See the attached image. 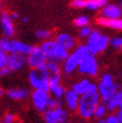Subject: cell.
<instances>
[{
    "mask_svg": "<svg viewBox=\"0 0 122 123\" xmlns=\"http://www.w3.org/2000/svg\"><path fill=\"white\" fill-rule=\"evenodd\" d=\"M101 98L98 91H90L80 96L77 113L82 119L89 120L94 117V112L100 104Z\"/></svg>",
    "mask_w": 122,
    "mask_h": 123,
    "instance_id": "1",
    "label": "cell"
},
{
    "mask_svg": "<svg viewBox=\"0 0 122 123\" xmlns=\"http://www.w3.org/2000/svg\"><path fill=\"white\" fill-rule=\"evenodd\" d=\"M41 47L47 55L48 60L61 63L69 55V51L63 48L55 39H48L41 43Z\"/></svg>",
    "mask_w": 122,
    "mask_h": 123,
    "instance_id": "2",
    "label": "cell"
},
{
    "mask_svg": "<svg viewBox=\"0 0 122 123\" xmlns=\"http://www.w3.org/2000/svg\"><path fill=\"white\" fill-rule=\"evenodd\" d=\"M108 36L102 34L99 30L93 29L92 33L86 40V45L89 48V51L92 55H97L103 51H105L109 45Z\"/></svg>",
    "mask_w": 122,
    "mask_h": 123,
    "instance_id": "3",
    "label": "cell"
},
{
    "mask_svg": "<svg viewBox=\"0 0 122 123\" xmlns=\"http://www.w3.org/2000/svg\"><path fill=\"white\" fill-rule=\"evenodd\" d=\"M0 48L7 53H21L27 56L32 51L34 46L20 40L3 37L0 38Z\"/></svg>",
    "mask_w": 122,
    "mask_h": 123,
    "instance_id": "4",
    "label": "cell"
},
{
    "mask_svg": "<svg viewBox=\"0 0 122 123\" xmlns=\"http://www.w3.org/2000/svg\"><path fill=\"white\" fill-rule=\"evenodd\" d=\"M98 93L100 95L101 101L106 103L110 98L116 93L117 86L114 83V80L110 74L102 75L99 84H98Z\"/></svg>",
    "mask_w": 122,
    "mask_h": 123,
    "instance_id": "5",
    "label": "cell"
},
{
    "mask_svg": "<svg viewBox=\"0 0 122 123\" xmlns=\"http://www.w3.org/2000/svg\"><path fill=\"white\" fill-rule=\"evenodd\" d=\"M48 61V57L41 46H34L32 51L27 55V64L31 69H39Z\"/></svg>",
    "mask_w": 122,
    "mask_h": 123,
    "instance_id": "6",
    "label": "cell"
},
{
    "mask_svg": "<svg viewBox=\"0 0 122 123\" xmlns=\"http://www.w3.org/2000/svg\"><path fill=\"white\" fill-rule=\"evenodd\" d=\"M29 83L35 90H50V82L39 69H31L29 72Z\"/></svg>",
    "mask_w": 122,
    "mask_h": 123,
    "instance_id": "7",
    "label": "cell"
},
{
    "mask_svg": "<svg viewBox=\"0 0 122 123\" xmlns=\"http://www.w3.org/2000/svg\"><path fill=\"white\" fill-rule=\"evenodd\" d=\"M43 118L45 123H67L69 114L67 110L58 106L53 109H47L44 112Z\"/></svg>",
    "mask_w": 122,
    "mask_h": 123,
    "instance_id": "8",
    "label": "cell"
},
{
    "mask_svg": "<svg viewBox=\"0 0 122 123\" xmlns=\"http://www.w3.org/2000/svg\"><path fill=\"white\" fill-rule=\"evenodd\" d=\"M77 70L81 74H87L91 77H94L98 72V63H97L95 55L90 54L86 58L81 60L78 65Z\"/></svg>",
    "mask_w": 122,
    "mask_h": 123,
    "instance_id": "9",
    "label": "cell"
},
{
    "mask_svg": "<svg viewBox=\"0 0 122 123\" xmlns=\"http://www.w3.org/2000/svg\"><path fill=\"white\" fill-rule=\"evenodd\" d=\"M39 70L43 73L44 76L49 80V82H60L61 69L59 63L48 60L43 66L40 67Z\"/></svg>",
    "mask_w": 122,
    "mask_h": 123,
    "instance_id": "10",
    "label": "cell"
},
{
    "mask_svg": "<svg viewBox=\"0 0 122 123\" xmlns=\"http://www.w3.org/2000/svg\"><path fill=\"white\" fill-rule=\"evenodd\" d=\"M49 93L45 90H35L31 94L32 104L36 110L39 112H45L48 109V99H49Z\"/></svg>",
    "mask_w": 122,
    "mask_h": 123,
    "instance_id": "11",
    "label": "cell"
},
{
    "mask_svg": "<svg viewBox=\"0 0 122 123\" xmlns=\"http://www.w3.org/2000/svg\"><path fill=\"white\" fill-rule=\"evenodd\" d=\"M14 21L10 17V12L2 11L0 13V30L5 37L12 38L15 34Z\"/></svg>",
    "mask_w": 122,
    "mask_h": 123,
    "instance_id": "12",
    "label": "cell"
},
{
    "mask_svg": "<svg viewBox=\"0 0 122 123\" xmlns=\"http://www.w3.org/2000/svg\"><path fill=\"white\" fill-rule=\"evenodd\" d=\"M27 64V56L21 53H8L7 66L12 71L21 70Z\"/></svg>",
    "mask_w": 122,
    "mask_h": 123,
    "instance_id": "13",
    "label": "cell"
},
{
    "mask_svg": "<svg viewBox=\"0 0 122 123\" xmlns=\"http://www.w3.org/2000/svg\"><path fill=\"white\" fill-rule=\"evenodd\" d=\"M100 16L107 19H115V18L122 17V8L120 5L114 3H107L104 7L100 10Z\"/></svg>",
    "mask_w": 122,
    "mask_h": 123,
    "instance_id": "14",
    "label": "cell"
},
{
    "mask_svg": "<svg viewBox=\"0 0 122 123\" xmlns=\"http://www.w3.org/2000/svg\"><path fill=\"white\" fill-rule=\"evenodd\" d=\"M80 58H79L76 53L73 51L72 53H69V55L67 56V58L63 61V65H62V71L65 73L66 75H69L71 73L74 72L77 68L78 65L80 63Z\"/></svg>",
    "mask_w": 122,
    "mask_h": 123,
    "instance_id": "15",
    "label": "cell"
},
{
    "mask_svg": "<svg viewBox=\"0 0 122 123\" xmlns=\"http://www.w3.org/2000/svg\"><path fill=\"white\" fill-rule=\"evenodd\" d=\"M55 39L66 50L71 51L76 47V39L73 35L67 32H60L55 35Z\"/></svg>",
    "mask_w": 122,
    "mask_h": 123,
    "instance_id": "16",
    "label": "cell"
},
{
    "mask_svg": "<svg viewBox=\"0 0 122 123\" xmlns=\"http://www.w3.org/2000/svg\"><path fill=\"white\" fill-rule=\"evenodd\" d=\"M71 88L74 90L77 94H79L81 96V95L86 93V92L97 91L98 90V86H97L95 83H92L91 81H89L88 79H82V80L78 81L77 83L73 84Z\"/></svg>",
    "mask_w": 122,
    "mask_h": 123,
    "instance_id": "17",
    "label": "cell"
},
{
    "mask_svg": "<svg viewBox=\"0 0 122 123\" xmlns=\"http://www.w3.org/2000/svg\"><path fill=\"white\" fill-rule=\"evenodd\" d=\"M64 99H65V103L67 107L71 111H77L78 108V104H79V99H80V95L77 94L76 92L71 89L65 90L64 93Z\"/></svg>",
    "mask_w": 122,
    "mask_h": 123,
    "instance_id": "18",
    "label": "cell"
},
{
    "mask_svg": "<svg viewBox=\"0 0 122 123\" xmlns=\"http://www.w3.org/2000/svg\"><path fill=\"white\" fill-rule=\"evenodd\" d=\"M97 23H98V25L103 27L122 31V17L115 18V19H107V18H103L100 16L97 19Z\"/></svg>",
    "mask_w": 122,
    "mask_h": 123,
    "instance_id": "19",
    "label": "cell"
},
{
    "mask_svg": "<svg viewBox=\"0 0 122 123\" xmlns=\"http://www.w3.org/2000/svg\"><path fill=\"white\" fill-rule=\"evenodd\" d=\"M28 95H29L28 90L24 89V88H12L7 91V96L14 100L26 99Z\"/></svg>",
    "mask_w": 122,
    "mask_h": 123,
    "instance_id": "20",
    "label": "cell"
},
{
    "mask_svg": "<svg viewBox=\"0 0 122 123\" xmlns=\"http://www.w3.org/2000/svg\"><path fill=\"white\" fill-rule=\"evenodd\" d=\"M122 100V94L120 90H117L116 93H115L110 99H109L106 103L105 105L107 107V110H109L110 112H113L114 110H116L119 106H120V102Z\"/></svg>",
    "mask_w": 122,
    "mask_h": 123,
    "instance_id": "21",
    "label": "cell"
},
{
    "mask_svg": "<svg viewBox=\"0 0 122 123\" xmlns=\"http://www.w3.org/2000/svg\"><path fill=\"white\" fill-rule=\"evenodd\" d=\"M108 0H86L85 8L89 11H100L108 3Z\"/></svg>",
    "mask_w": 122,
    "mask_h": 123,
    "instance_id": "22",
    "label": "cell"
},
{
    "mask_svg": "<svg viewBox=\"0 0 122 123\" xmlns=\"http://www.w3.org/2000/svg\"><path fill=\"white\" fill-rule=\"evenodd\" d=\"M50 91L56 98H62L65 93V89L60 82H50Z\"/></svg>",
    "mask_w": 122,
    "mask_h": 123,
    "instance_id": "23",
    "label": "cell"
},
{
    "mask_svg": "<svg viewBox=\"0 0 122 123\" xmlns=\"http://www.w3.org/2000/svg\"><path fill=\"white\" fill-rule=\"evenodd\" d=\"M74 51L76 53L77 56L80 58V60H83L84 58H86L88 55H90V51H89V48L86 44H79L78 46H76L74 48Z\"/></svg>",
    "mask_w": 122,
    "mask_h": 123,
    "instance_id": "24",
    "label": "cell"
},
{
    "mask_svg": "<svg viewBox=\"0 0 122 123\" xmlns=\"http://www.w3.org/2000/svg\"><path fill=\"white\" fill-rule=\"evenodd\" d=\"M35 37L37 38L40 41H45L48 39H51L52 37V32L50 30H47V29H39L35 32Z\"/></svg>",
    "mask_w": 122,
    "mask_h": 123,
    "instance_id": "25",
    "label": "cell"
},
{
    "mask_svg": "<svg viewBox=\"0 0 122 123\" xmlns=\"http://www.w3.org/2000/svg\"><path fill=\"white\" fill-rule=\"evenodd\" d=\"M89 23H90V18L87 15H78L75 19L73 20V24L78 28L89 25Z\"/></svg>",
    "mask_w": 122,
    "mask_h": 123,
    "instance_id": "26",
    "label": "cell"
},
{
    "mask_svg": "<svg viewBox=\"0 0 122 123\" xmlns=\"http://www.w3.org/2000/svg\"><path fill=\"white\" fill-rule=\"evenodd\" d=\"M106 112H107V107L104 104H99L98 106H97L95 112H94V118L96 119H102L104 116L106 115Z\"/></svg>",
    "mask_w": 122,
    "mask_h": 123,
    "instance_id": "27",
    "label": "cell"
},
{
    "mask_svg": "<svg viewBox=\"0 0 122 123\" xmlns=\"http://www.w3.org/2000/svg\"><path fill=\"white\" fill-rule=\"evenodd\" d=\"M93 29L91 26L89 25H86V26H83V27H80L79 28V31H78V35L79 37H80L81 39H86L90 36V34L92 33Z\"/></svg>",
    "mask_w": 122,
    "mask_h": 123,
    "instance_id": "28",
    "label": "cell"
},
{
    "mask_svg": "<svg viewBox=\"0 0 122 123\" xmlns=\"http://www.w3.org/2000/svg\"><path fill=\"white\" fill-rule=\"evenodd\" d=\"M58 106H61V102L59 98H56L55 96H49L48 99V109H53Z\"/></svg>",
    "mask_w": 122,
    "mask_h": 123,
    "instance_id": "29",
    "label": "cell"
},
{
    "mask_svg": "<svg viewBox=\"0 0 122 123\" xmlns=\"http://www.w3.org/2000/svg\"><path fill=\"white\" fill-rule=\"evenodd\" d=\"M109 44L115 49H122V37H112L109 40Z\"/></svg>",
    "mask_w": 122,
    "mask_h": 123,
    "instance_id": "30",
    "label": "cell"
},
{
    "mask_svg": "<svg viewBox=\"0 0 122 123\" xmlns=\"http://www.w3.org/2000/svg\"><path fill=\"white\" fill-rule=\"evenodd\" d=\"M7 59H8V53L0 48V69L7 66Z\"/></svg>",
    "mask_w": 122,
    "mask_h": 123,
    "instance_id": "31",
    "label": "cell"
},
{
    "mask_svg": "<svg viewBox=\"0 0 122 123\" xmlns=\"http://www.w3.org/2000/svg\"><path fill=\"white\" fill-rule=\"evenodd\" d=\"M85 4H86V0H73L71 2V6L76 9H84Z\"/></svg>",
    "mask_w": 122,
    "mask_h": 123,
    "instance_id": "32",
    "label": "cell"
},
{
    "mask_svg": "<svg viewBox=\"0 0 122 123\" xmlns=\"http://www.w3.org/2000/svg\"><path fill=\"white\" fill-rule=\"evenodd\" d=\"M14 120H15V116L11 113H8L4 116V119H3L2 123H13Z\"/></svg>",
    "mask_w": 122,
    "mask_h": 123,
    "instance_id": "33",
    "label": "cell"
},
{
    "mask_svg": "<svg viewBox=\"0 0 122 123\" xmlns=\"http://www.w3.org/2000/svg\"><path fill=\"white\" fill-rule=\"evenodd\" d=\"M11 72H12V70L9 68L8 66H6V67H4V68L0 69V76H1V77H5V76L9 75Z\"/></svg>",
    "mask_w": 122,
    "mask_h": 123,
    "instance_id": "34",
    "label": "cell"
},
{
    "mask_svg": "<svg viewBox=\"0 0 122 123\" xmlns=\"http://www.w3.org/2000/svg\"><path fill=\"white\" fill-rule=\"evenodd\" d=\"M105 120H106V123H120L116 115H109Z\"/></svg>",
    "mask_w": 122,
    "mask_h": 123,
    "instance_id": "35",
    "label": "cell"
},
{
    "mask_svg": "<svg viewBox=\"0 0 122 123\" xmlns=\"http://www.w3.org/2000/svg\"><path fill=\"white\" fill-rule=\"evenodd\" d=\"M10 17L12 18V20L13 21H16L17 19H19V13H17V12H10Z\"/></svg>",
    "mask_w": 122,
    "mask_h": 123,
    "instance_id": "36",
    "label": "cell"
},
{
    "mask_svg": "<svg viewBox=\"0 0 122 123\" xmlns=\"http://www.w3.org/2000/svg\"><path fill=\"white\" fill-rule=\"evenodd\" d=\"M117 118H118V120L120 121V123H122V109H120L119 111L117 112Z\"/></svg>",
    "mask_w": 122,
    "mask_h": 123,
    "instance_id": "37",
    "label": "cell"
},
{
    "mask_svg": "<svg viewBox=\"0 0 122 123\" xmlns=\"http://www.w3.org/2000/svg\"><path fill=\"white\" fill-rule=\"evenodd\" d=\"M21 21H22V23H27V22L29 21V18H28L27 16H24V17H22Z\"/></svg>",
    "mask_w": 122,
    "mask_h": 123,
    "instance_id": "38",
    "label": "cell"
},
{
    "mask_svg": "<svg viewBox=\"0 0 122 123\" xmlns=\"http://www.w3.org/2000/svg\"><path fill=\"white\" fill-rule=\"evenodd\" d=\"M4 94H5L4 90H3L2 88H0V96H2V95H4Z\"/></svg>",
    "mask_w": 122,
    "mask_h": 123,
    "instance_id": "39",
    "label": "cell"
},
{
    "mask_svg": "<svg viewBox=\"0 0 122 123\" xmlns=\"http://www.w3.org/2000/svg\"><path fill=\"white\" fill-rule=\"evenodd\" d=\"M98 123H106V120H104V119H99Z\"/></svg>",
    "mask_w": 122,
    "mask_h": 123,
    "instance_id": "40",
    "label": "cell"
},
{
    "mask_svg": "<svg viewBox=\"0 0 122 123\" xmlns=\"http://www.w3.org/2000/svg\"><path fill=\"white\" fill-rule=\"evenodd\" d=\"M119 5H120V7L122 8V0H120V2H119Z\"/></svg>",
    "mask_w": 122,
    "mask_h": 123,
    "instance_id": "41",
    "label": "cell"
},
{
    "mask_svg": "<svg viewBox=\"0 0 122 123\" xmlns=\"http://www.w3.org/2000/svg\"><path fill=\"white\" fill-rule=\"evenodd\" d=\"M119 108L122 109V100H121V102H120V106H119Z\"/></svg>",
    "mask_w": 122,
    "mask_h": 123,
    "instance_id": "42",
    "label": "cell"
},
{
    "mask_svg": "<svg viewBox=\"0 0 122 123\" xmlns=\"http://www.w3.org/2000/svg\"><path fill=\"white\" fill-rule=\"evenodd\" d=\"M1 7H2V1L0 0V9H1Z\"/></svg>",
    "mask_w": 122,
    "mask_h": 123,
    "instance_id": "43",
    "label": "cell"
},
{
    "mask_svg": "<svg viewBox=\"0 0 122 123\" xmlns=\"http://www.w3.org/2000/svg\"><path fill=\"white\" fill-rule=\"evenodd\" d=\"M0 123H1V122H0Z\"/></svg>",
    "mask_w": 122,
    "mask_h": 123,
    "instance_id": "44",
    "label": "cell"
}]
</instances>
